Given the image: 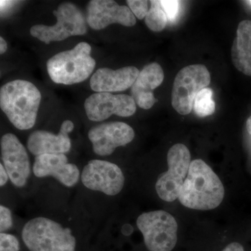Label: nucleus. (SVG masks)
Here are the masks:
<instances>
[{
  "instance_id": "7ed1b4c3",
  "label": "nucleus",
  "mask_w": 251,
  "mask_h": 251,
  "mask_svg": "<svg viewBox=\"0 0 251 251\" xmlns=\"http://www.w3.org/2000/svg\"><path fill=\"white\" fill-rule=\"evenodd\" d=\"M91 51L90 44L81 42L70 50L59 52L51 57L47 62L51 80L55 83L67 85L87 80L96 67Z\"/></svg>"
},
{
  "instance_id": "f257e3e1",
  "label": "nucleus",
  "mask_w": 251,
  "mask_h": 251,
  "mask_svg": "<svg viewBox=\"0 0 251 251\" xmlns=\"http://www.w3.org/2000/svg\"><path fill=\"white\" fill-rule=\"evenodd\" d=\"M224 185L217 175L201 159L191 161L179 198L182 205L196 210L216 209L223 202Z\"/></svg>"
},
{
  "instance_id": "a878e982",
  "label": "nucleus",
  "mask_w": 251,
  "mask_h": 251,
  "mask_svg": "<svg viewBox=\"0 0 251 251\" xmlns=\"http://www.w3.org/2000/svg\"><path fill=\"white\" fill-rule=\"evenodd\" d=\"M222 251H244V249L239 243L233 242L229 244Z\"/></svg>"
},
{
  "instance_id": "f8f14e48",
  "label": "nucleus",
  "mask_w": 251,
  "mask_h": 251,
  "mask_svg": "<svg viewBox=\"0 0 251 251\" xmlns=\"http://www.w3.org/2000/svg\"><path fill=\"white\" fill-rule=\"evenodd\" d=\"M134 137L132 127L120 122L96 126L88 133L94 153L101 156L111 155L117 148L128 145Z\"/></svg>"
},
{
  "instance_id": "6ab92c4d",
  "label": "nucleus",
  "mask_w": 251,
  "mask_h": 251,
  "mask_svg": "<svg viewBox=\"0 0 251 251\" xmlns=\"http://www.w3.org/2000/svg\"><path fill=\"white\" fill-rule=\"evenodd\" d=\"M150 8L145 18L147 26L151 31H161L166 27L168 17L163 7L161 1H150Z\"/></svg>"
},
{
  "instance_id": "dca6fc26",
  "label": "nucleus",
  "mask_w": 251,
  "mask_h": 251,
  "mask_svg": "<svg viewBox=\"0 0 251 251\" xmlns=\"http://www.w3.org/2000/svg\"><path fill=\"white\" fill-rule=\"evenodd\" d=\"M135 67H126L117 70L99 69L91 77V88L97 92H123L131 87L139 75Z\"/></svg>"
},
{
  "instance_id": "393cba45",
  "label": "nucleus",
  "mask_w": 251,
  "mask_h": 251,
  "mask_svg": "<svg viewBox=\"0 0 251 251\" xmlns=\"http://www.w3.org/2000/svg\"><path fill=\"white\" fill-rule=\"evenodd\" d=\"M9 178V175L5 170L4 166L2 164H0V186H4L7 182Z\"/></svg>"
},
{
  "instance_id": "9b49d317",
  "label": "nucleus",
  "mask_w": 251,
  "mask_h": 251,
  "mask_svg": "<svg viewBox=\"0 0 251 251\" xmlns=\"http://www.w3.org/2000/svg\"><path fill=\"white\" fill-rule=\"evenodd\" d=\"M1 159L9 179L16 187H23L30 176L29 156L17 137L6 133L1 138Z\"/></svg>"
},
{
  "instance_id": "20e7f679",
  "label": "nucleus",
  "mask_w": 251,
  "mask_h": 251,
  "mask_svg": "<svg viewBox=\"0 0 251 251\" xmlns=\"http://www.w3.org/2000/svg\"><path fill=\"white\" fill-rule=\"evenodd\" d=\"M23 242L30 251H75L72 230L47 218L37 217L23 227Z\"/></svg>"
},
{
  "instance_id": "9d476101",
  "label": "nucleus",
  "mask_w": 251,
  "mask_h": 251,
  "mask_svg": "<svg viewBox=\"0 0 251 251\" xmlns=\"http://www.w3.org/2000/svg\"><path fill=\"white\" fill-rule=\"evenodd\" d=\"M85 109L91 121L101 122L112 115L132 116L136 111V103L133 97L126 94L97 92L86 99Z\"/></svg>"
},
{
  "instance_id": "c85d7f7f",
  "label": "nucleus",
  "mask_w": 251,
  "mask_h": 251,
  "mask_svg": "<svg viewBox=\"0 0 251 251\" xmlns=\"http://www.w3.org/2000/svg\"><path fill=\"white\" fill-rule=\"evenodd\" d=\"M247 129L249 134L251 135V116L247 120Z\"/></svg>"
},
{
  "instance_id": "ddd939ff",
  "label": "nucleus",
  "mask_w": 251,
  "mask_h": 251,
  "mask_svg": "<svg viewBox=\"0 0 251 251\" xmlns=\"http://www.w3.org/2000/svg\"><path fill=\"white\" fill-rule=\"evenodd\" d=\"M87 23L95 30H100L110 24L119 23L132 27L136 18L126 6H120L112 0H92L87 7Z\"/></svg>"
},
{
  "instance_id": "423d86ee",
  "label": "nucleus",
  "mask_w": 251,
  "mask_h": 251,
  "mask_svg": "<svg viewBox=\"0 0 251 251\" xmlns=\"http://www.w3.org/2000/svg\"><path fill=\"white\" fill-rule=\"evenodd\" d=\"M211 82L210 74L202 64L183 68L176 74L172 91V105L180 115L191 113L198 93Z\"/></svg>"
},
{
  "instance_id": "1a4fd4ad",
  "label": "nucleus",
  "mask_w": 251,
  "mask_h": 251,
  "mask_svg": "<svg viewBox=\"0 0 251 251\" xmlns=\"http://www.w3.org/2000/svg\"><path fill=\"white\" fill-rule=\"evenodd\" d=\"M81 179L86 188L111 196L121 192L125 181L118 166L101 160L89 162L82 171Z\"/></svg>"
},
{
  "instance_id": "2eb2a0df",
  "label": "nucleus",
  "mask_w": 251,
  "mask_h": 251,
  "mask_svg": "<svg viewBox=\"0 0 251 251\" xmlns=\"http://www.w3.org/2000/svg\"><path fill=\"white\" fill-rule=\"evenodd\" d=\"M33 172L37 177L53 176L67 187L76 184L80 171L75 165L68 163L65 154H43L36 156Z\"/></svg>"
},
{
  "instance_id": "5701e85b",
  "label": "nucleus",
  "mask_w": 251,
  "mask_h": 251,
  "mask_svg": "<svg viewBox=\"0 0 251 251\" xmlns=\"http://www.w3.org/2000/svg\"><path fill=\"white\" fill-rule=\"evenodd\" d=\"M162 7L167 15L169 21H175L179 12V1L174 0L161 1Z\"/></svg>"
},
{
  "instance_id": "39448f33",
  "label": "nucleus",
  "mask_w": 251,
  "mask_h": 251,
  "mask_svg": "<svg viewBox=\"0 0 251 251\" xmlns=\"http://www.w3.org/2000/svg\"><path fill=\"white\" fill-rule=\"evenodd\" d=\"M137 226L150 251H171L177 242L176 220L167 211H149L139 216Z\"/></svg>"
},
{
  "instance_id": "f03ea898",
  "label": "nucleus",
  "mask_w": 251,
  "mask_h": 251,
  "mask_svg": "<svg viewBox=\"0 0 251 251\" xmlns=\"http://www.w3.org/2000/svg\"><path fill=\"white\" fill-rule=\"evenodd\" d=\"M41 100L40 91L29 81H11L0 90L1 110L19 130L30 129L35 125Z\"/></svg>"
},
{
  "instance_id": "bb28decb",
  "label": "nucleus",
  "mask_w": 251,
  "mask_h": 251,
  "mask_svg": "<svg viewBox=\"0 0 251 251\" xmlns=\"http://www.w3.org/2000/svg\"><path fill=\"white\" fill-rule=\"evenodd\" d=\"M7 50V43L3 39V37H0V53L4 54Z\"/></svg>"
},
{
  "instance_id": "f3484780",
  "label": "nucleus",
  "mask_w": 251,
  "mask_h": 251,
  "mask_svg": "<svg viewBox=\"0 0 251 251\" xmlns=\"http://www.w3.org/2000/svg\"><path fill=\"white\" fill-rule=\"evenodd\" d=\"M164 72L158 63H151L143 68L131 87V97L140 108L148 110L156 102L153 90L161 85Z\"/></svg>"
},
{
  "instance_id": "c756f323",
  "label": "nucleus",
  "mask_w": 251,
  "mask_h": 251,
  "mask_svg": "<svg viewBox=\"0 0 251 251\" xmlns=\"http://www.w3.org/2000/svg\"><path fill=\"white\" fill-rule=\"evenodd\" d=\"M250 3H251V1H250Z\"/></svg>"
},
{
  "instance_id": "b1692460",
  "label": "nucleus",
  "mask_w": 251,
  "mask_h": 251,
  "mask_svg": "<svg viewBox=\"0 0 251 251\" xmlns=\"http://www.w3.org/2000/svg\"><path fill=\"white\" fill-rule=\"evenodd\" d=\"M13 220L11 211L6 206H0V231L4 232L5 231L12 227Z\"/></svg>"
},
{
  "instance_id": "6e6552de",
  "label": "nucleus",
  "mask_w": 251,
  "mask_h": 251,
  "mask_svg": "<svg viewBox=\"0 0 251 251\" xmlns=\"http://www.w3.org/2000/svg\"><path fill=\"white\" fill-rule=\"evenodd\" d=\"M167 161L168 171L158 176L155 187L161 199L171 202L179 198L191 166V153L187 147L177 143L170 149Z\"/></svg>"
},
{
  "instance_id": "0eeeda50",
  "label": "nucleus",
  "mask_w": 251,
  "mask_h": 251,
  "mask_svg": "<svg viewBox=\"0 0 251 251\" xmlns=\"http://www.w3.org/2000/svg\"><path fill=\"white\" fill-rule=\"evenodd\" d=\"M57 22L54 25H36L30 29L31 36L49 44L69 36L84 35L87 32L85 18L80 10L72 3H63L53 11Z\"/></svg>"
},
{
  "instance_id": "412c9836",
  "label": "nucleus",
  "mask_w": 251,
  "mask_h": 251,
  "mask_svg": "<svg viewBox=\"0 0 251 251\" xmlns=\"http://www.w3.org/2000/svg\"><path fill=\"white\" fill-rule=\"evenodd\" d=\"M126 3L135 18L143 20L146 17L150 9H149L150 1H143V0H128Z\"/></svg>"
},
{
  "instance_id": "4468645a",
  "label": "nucleus",
  "mask_w": 251,
  "mask_h": 251,
  "mask_svg": "<svg viewBox=\"0 0 251 251\" xmlns=\"http://www.w3.org/2000/svg\"><path fill=\"white\" fill-rule=\"evenodd\" d=\"M74 123L70 120L63 122L58 134L45 130L33 132L28 138V150L35 156L43 154H64L72 148L69 133L74 130Z\"/></svg>"
},
{
  "instance_id": "4be33fe9",
  "label": "nucleus",
  "mask_w": 251,
  "mask_h": 251,
  "mask_svg": "<svg viewBox=\"0 0 251 251\" xmlns=\"http://www.w3.org/2000/svg\"><path fill=\"white\" fill-rule=\"evenodd\" d=\"M20 244L17 238L12 234L1 232L0 251H19Z\"/></svg>"
},
{
  "instance_id": "cd10ccee",
  "label": "nucleus",
  "mask_w": 251,
  "mask_h": 251,
  "mask_svg": "<svg viewBox=\"0 0 251 251\" xmlns=\"http://www.w3.org/2000/svg\"><path fill=\"white\" fill-rule=\"evenodd\" d=\"M122 233L125 234V235H129V234L132 233V231H133V227L132 226H130V225H125V226H123L122 227Z\"/></svg>"
},
{
  "instance_id": "aec40b11",
  "label": "nucleus",
  "mask_w": 251,
  "mask_h": 251,
  "mask_svg": "<svg viewBox=\"0 0 251 251\" xmlns=\"http://www.w3.org/2000/svg\"><path fill=\"white\" fill-rule=\"evenodd\" d=\"M213 91L209 87L203 89L198 93L193 103V110L200 117L212 115L216 110V103L212 99Z\"/></svg>"
},
{
  "instance_id": "a211bd4d",
  "label": "nucleus",
  "mask_w": 251,
  "mask_h": 251,
  "mask_svg": "<svg viewBox=\"0 0 251 251\" xmlns=\"http://www.w3.org/2000/svg\"><path fill=\"white\" fill-rule=\"evenodd\" d=\"M231 52L236 69L251 76V21L245 20L239 23Z\"/></svg>"
}]
</instances>
